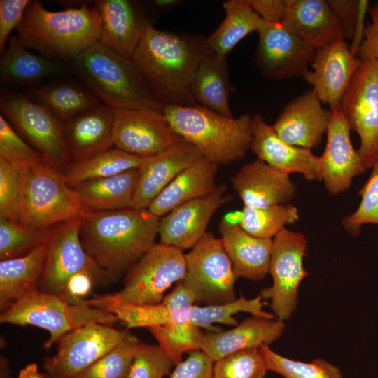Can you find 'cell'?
Instances as JSON below:
<instances>
[{"label": "cell", "instance_id": "7c38bea8", "mask_svg": "<svg viewBox=\"0 0 378 378\" xmlns=\"http://www.w3.org/2000/svg\"><path fill=\"white\" fill-rule=\"evenodd\" d=\"M340 111L358 134L359 155L366 170L371 169L378 160V61L361 59Z\"/></svg>", "mask_w": 378, "mask_h": 378}, {"label": "cell", "instance_id": "11a10c76", "mask_svg": "<svg viewBox=\"0 0 378 378\" xmlns=\"http://www.w3.org/2000/svg\"><path fill=\"white\" fill-rule=\"evenodd\" d=\"M251 8L265 21L284 22L286 12V0H248Z\"/></svg>", "mask_w": 378, "mask_h": 378}, {"label": "cell", "instance_id": "f35d334b", "mask_svg": "<svg viewBox=\"0 0 378 378\" xmlns=\"http://www.w3.org/2000/svg\"><path fill=\"white\" fill-rule=\"evenodd\" d=\"M299 220L297 207L284 204L267 207L244 206L239 226L259 238L273 239L286 225Z\"/></svg>", "mask_w": 378, "mask_h": 378}, {"label": "cell", "instance_id": "4316f807", "mask_svg": "<svg viewBox=\"0 0 378 378\" xmlns=\"http://www.w3.org/2000/svg\"><path fill=\"white\" fill-rule=\"evenodd\" d=\"M284 22L313 48H323L340 38L344 30L327 1L286 0Z\"/></svg>", "mask_w": 378, "mask_h": 378}, {"label": "cell", "instance_id": "7dc6e473", "mask_svg": "<svg viewBox=\"0 0 378 378\" xmlns=\"http://www.w3.org/2000/svg\"><path fill=\"white\" fill-rule=\"evenodd\" d=\"M176 365L158 344L141 341L136 346L129 378H164Z\"/></svg>", "mask_w": 378, "mask_h": 378}, {"label": "cell", "instance_id": "60d3db41", "mask_svg": "<svg viewBox=\"0 0 378 378\" xmlns=\"http://www.w3.org/2000/svg\"><path fill=\"white\" fill-rule=\"evenodd\" d=\"M259 349L268 371L284 378H344L340 369L325 359L316 358L307 363L283 356L267 345Z\"/></svg>", "mask_w": 378, "mask_h": 378}, {"label": "cell", "instance_id": "e0dca14e", "mask_svg": "<svg viewBox=\"0 0 378 378\" xmlns=\"http://www.w3.org/2000/svg\"><path fill=\"white\" fill-rule=\"evenodd\" d=\"M225 183L209 195L187 202L160 218V243L181 251L193 248L206 231L214 214L230 201Z\"/></svg>", "mask_w": 378, "mask_h": 378}, {"label": "cell", "instance_id": "f546056e", "mask_svg": "<svg viewBox=\"0 0 378 378\" xmlns=\"http://www.w3.org/2000/svg\"><path fill=\"white\" fill-rule=\"evenodd\" d=\"M218 165L205 158L183 170L153 200L148 209L161 218L180 205L205 197L217 187Z\"/></svg>", "mask_w": 378, "mask_h": 378}, {"label": "cell", "instance_id": "603a6c76", "mask_svg": "<svg viewBox=\"0 0 378 378\" xmlns=\"http://www.w3.org/2000/svg\"><path fill=\"white\" fill-rule=\"evenodd\" d=\"M230 181L246 206L286 204L295 197L297 190L288 174L258 158L243 165Z\"/></svg>", "mask_w": 378, "mask_h": 378}, {"label": "cell", "instance_id": "74e56055", "mask_svg": "<svg viewBox=\"0 0 378 378\" xmlns=\"http://www.w3.org/2000/svg\"><path fill=\"white\" fill-rule=\"evenodd\" d=\"M264 305L260 295L252 299L241 296L234 301L219 304H194L190 309V318L192 323L200 328H204L209 332H219L222 330L214 324L235 326L238 323L233 316L240 312L249 313L252 316L262 318H274L273 314L263 310Z\"/></svg>", "mask_w": 378, "mask_h": 378}, {"label": "cell", "instance_id": "6da1fadb", "mask_svg": "<svg viewBox=\"0 0 378 378\" xmlns=\"http://www.w3.org/2000/svg\"><path fill=\"white\" fill-rule=\"evenodd\" d=\"M208 52L205 38L160 30L150 23L131 57L164 106H187L197 104L191 84Z\"/></svg>", "mask_w": 378, "mask_h": 378}, {"label": "cell", "instance_id": "3957f363", "mask_svg": "<svg viewBox=\"0 0 378 378\" xmlns=\"http://www.w3.org/2000/svg\"><path fill=\"white\" fill-rule=\"evenodd\" d=\"M73 59L78 75L104 104L113 108L162 111L164 105L132 57L98 41Z\"/></svg>", "mask_w": 378, "mask_h": 378}, {"label": "cell", "instance_id": "277c9868", "mask_svg": "<svg viewBox=\"0 0 378 378\" xmlns=\"http://www.w3.org/2000/svg\"><path fill=\"white\" fill-rule=\"evenodd\" d=\"M16 30L27 48L48 58L73 59L99 40L100 18L95 6L86 4L50 11L31 1Z\"/></svg>", "mask_w": 378, "mask_h": 378}, {"label": "cell", "instance_id": "816d5d0a", "mask_svg": "<svg viewBox=\"0 0 378 378\" xmlns=\"http://www.w3.org/2000/svg\"><path fill=\"white\" fill-rule=\"evenodd\" d=\"M335 15L343 25L344 38H352L359 13V0H327Z\"/></svg>", "mask_w": 378, "mask_h": 378}, {"label": "cell", "instance_id": "d4e9b609", "mask_svg": "<svg viewBox=\"0 0 378 378\" xmlns=\"http://www.w3.org/2000/svg\"><path fill=\"white\" fill-rule=\"evenodd\" d=\"M94 6L100 18L99 41L131 57L150 24L137 3L129 0H98L94 1Z\"/></svg>", "mask_w": 378, "mask_h": 378}, {"label": "cell", "instance_id": "9f6ffc18", "mask_svg": "<svg viewBox=\"0 0 378 378\" xmlns=\"http://www.w3.org/2000/svg\"><path fill=\"white\" fill-rule=\"evenodd\" d=\"M370 8L369 1L366 0H359V13L356 24L354 36L353 43L350 48L351 53L357 56L358 51L362 43L364 37L365 26L364 24L365 16Z\"/></svg>", "mask_w": 378, "mask_h": 378}, {"label": "cell", "instance_id": "91938a15", "mask_svg": "<svg viewBox=\"0 0 378 378\" xmlns=\"http://www.w3.org/2000/svg\"><path fill=\"white\" fill-rule=\"evenodd\" d=\"M241 218V211L231 212L225 216L223 219L232 224H239Z\"/></svg>", "mask_w": 378, "mask_h": 378}, {"label": "cell", "instance_id": "8d00e7d4", "mask_svg": "<svg viewBox=\"0 0 378 378\" xmlns=\"http://www.w3.org/2000/svg\"><path fill=\"white\" fill-rule=\"evenodd\" d=\"M31 93L37 102L64 122L100 102L89 90L64 83L43 85Z\"/></svg>", "mask_w": 378, "mask_h": 378}, {"label": "cell", "instance_id": "b9f144b4", "mask_svg": "<svg viewBox=\"0 0 378 378\" xmlns=\"http://www.w3.org/2000/svg\"><path fill=\"white\" fill-rule=\"evenodd\" d=\"M139 341L127 332L113 349L74 378H129Z\"/></svg>", "mask_w": 378, "mask_h": 378}, {"label": "cell", "instance_id": "ab89813d", "mask_svg": "<svg viewBox=\"0 0 378 378\" xmlns=\"http://www.w3.org/2000/svg\"><path fill=\"white\" fill-rule=\"evenodd\" d=\"M52 229H36L0 217V259L26 255L48 242Z\"/></svg>", "mask_w": 378, "mask_h": 378}, {"label": "cell", "instance_id": "7402d4cb", "mask_svg": "<svg viewBox=\"0 0 378 378\" xmlns=\"http://www.w3.org/2000/svg\"><path fill=\"white\" fill-rule=\"evenodd\" d=\"M251 127L250 150L258 159L284 173H300L307 180H318L319 158L311 149L284 141L260 114L252 117Z\"/></svg>", "mask_w": 378, "mask_h": 378}, {"label": "cell", "instance_id": "6f0895ef", "mask_svg": "<svg viewBox=\"0 0 378 378\" xmlns=\"http://www.w3.org/2000/svg\"><path fill=\"white\" fill-rule=\"evenodd\" d=\"M17 378H46L39 372L38 366L35 363L27 365L19 370Z\"/></svg>", "mask_w": 378, "mask_h": 378}, {"label": "cell", "instance_id": "c3c4849f", "mask_svg": "<svg viewBox=\"0 0 378 378\" xmlns=\"http://www.w3.org/2000/svg\"><path fill=\"white\" fill-rule=\"evenodd\" d=\"M20 172L0 158V217L19 223Z\"/></svg>", "mask_w": 378, "mask_h": 378}, {"label": "cell", "instance_id": "44dd1931", "mask_svg": "<svg viewBox=\"0 0 378 378\" xmlns=\"http://www.w3.org/2000/svg\"><path fill=\"white\" fill-rule=\"evenodd\" d=\"M331 116L312 89L289 102L272 126L286 142L312 150L321 144Z\"/></svg>", "mask_w": 378, "mask_h": 378}, {"label": "cell", "instance_id": "1f68e13d", "mask_svg": "<svg viewBox=\"0 0 378 378\" xmlns=\"http://www.w3.org/2000/svg\"><path fill=\"white\" fill-rule=\"evenodd\" d=\"M232 91L227 58L208 52L201 59L192 80L194 100L199 105L232 117L229 105Z\"/></svg>", "mask_w": 378, "mask_h": 378}, {"label": "cell", "instance_id": "ac0fdd59", "mask_svg": "<svg viewBox=\"0 0 378 378\" xmlns=\"http://www.w3.org/2000/svg\"><path fill=\"white\" fill-rule=\"evenodd\" d=\"M361 59L353 55L344 38L316 50L312 64L313 71L304 74L319 99L328 104L332 111H340L342 100Z\"/></svg>", "mask_w": 378, "mask_h": 378}, {"label": "cell", "instance_id": "f1b7e54d", "mask_svg": "<svg viewBox=\"0 0 378 378\" xmlns=\"http://www.w3.org/2000/svg\"><path fill=\"white\" fill-rule=\"evenodd\" d=\"M223 246L239 278L263 279L269 273L273 239L253 236L239 225L223 219L219 225Z\"/></svg>", "mask_w": 378, "mask_h": 378}, {"label": "cell", "instance_id": "9a60e30c", "mask_svg": "<svg viewBox=\"0 0 378 378\" xmlns=\"http://www.w3.org/2000/svg\"><path fill=\"white\" fill-rule=\"evenodd\" d=\"M127 331L92 323L73 330L59 341L57 352L44 368L52 378H74L113 349Z\"/></svg>", "mask_w": 378, "mask_h": 378}, {"label": "cell", "instance_id": "2e32d148", "mask_svg": "<svg viewBox=\"0 0 378 378\" xmlns=\"http://www.w3.org/2000/svg\"><path fill=\"white\" fill-rule=\"evenodd\" d=\"M115 148L141 158L158 154L180 139L162 111L113 108Z\"/></svg>", "mask_w": 378, "mask_h": 378}, {"label": "cell", "instance_id": "680465c9", "mask_svg": "<svg viewBox=\"0 0 378 378\" xmlns=\"http://www.w3.org/2000/svg\"><path fill=\"white\" fill-rule=\"evenodd\" d=\"M178 0H153L149 3L151 6L158 11H166L170 10L180 4Z\"/></svg>", "mask_w": 378, "mask_h": 378}, {"label": "cell", "instance_id": "d6986e66", "mask_svg": "<svg viewBox=\"0 0 378 378\" xmlns=\"http://www.w3.org/2000/svg\"><path fill=\"white\" fill-rule=\"evenodd\" d=\"M349 125L340 111H332L323 153L318 156V180L329 193L347 190L353 178L366 171L351 143Z\"/></svg>", "mask_w": 378, "mask_h": 378}, {"label": "cell", "instance_id": "db71d44e", "mask_svg": "<svg viewBox=\"0 0 378 378\" xmlns=\"http://www.w3.org/2000/svg\"><path fill=\"white\" fill-rule=\"evenodd\" d=\"M94 280L96 278L87 272L74 274L66 283L64 300L72 304L85 305L84 298L91 292Z\"/></svg>", "mask_w": 378, "mask_h": 378}, {"label": "cell", "instance_id": "484cf974", "mask_svg": "<svg viewBox=\"0 0 378 378\" xmlns=\"http://www.w3.org/2000/svg\"><path fill=\"white\" fill-rule=\"evenodd\" d=\"M284 329V321L252 316L230 330L205 333L201 351L215 363L238 351L269 346Z\"/></svg>", "mask_w": 378, "mask_h": 378}, {"label": "cell", "instance_id": "52a82bcc", "mask_svg": "<svg viewBox=\"0 0 378 378\" xmlns=\"http://www.w3.org/2000/svg\"><path fill=\"white\" fill-rule=\"evenodd\" d=\"M22 178L19 223L36 229L83 217L90 210L75 188L46 162L20 172Z\"/></svg>", "mask_w": 378, "mask_h": 378}, {"label": "cell", "instance_id": "7bdbcfd3", "mask_svg": "<svg viewBox=\"0 0 378 378\" xmlns=\"http://www.w3.org/2000/svg\"><path fill=\"white\" fill-rule=\"evenodd\" d=\"M158 345L176 363L186 352L201 350L204 333L192 322L171 324L147 329Z\"/></svg>", "mask_w": 378, "mask_h": 378}, {"label": "cell", "instance_id": "f907efd6", "mask_svg": "<svg viewBox=\"0 0 378 378\" xmlns=\"http://www.w3.org/2000/svg\"><path fill=\"white\" fill-rule=\"evenodd\" d=\"M214 364L201 350L192 351L176 365L169 378H212Z\"/></svg>", "mask_w": 378, "mask_h": 378}, {"label": "cell", "instance_id": "4fadbf2b", "mask_svg": "<svg viewBox=\"0 0 378 378\" xmlns=\"http://www.w3.org/2000/svg\"><path fill=\"white\" fill-rule=\"evenodd\" d=\"M82 218L68 220L52 229L47 244L41 290L57 295L64 300L68 280L78 272H89L97 280L109 277L82 244L80 236Z\"/></svg>", "mask_w": 378, "mask_h": 378}, {"label": "cell", "instance_id": "94428289", "mask_svg": "<svg viewBox=\"0 0 378 378\" xmlns=\"http://www.w3.org/2000/svg\"><path fill=\"white\" fill-rule=\"evenodd\" d=\"M1 378H10L8 365L2 360L1 361Z\"/></svg>", "mask_w": 378, "mask_h": 378}, {"label": "cell", "instance_id": "836d02e7", "mask_svg": "<svg viewBox=\"0 0 378 378\" xmlns=\"http://www.w3.org/2000/svg\"><path fill=\"white\" fill-rule=\"evenodd\" d=\"M225 17L218 27L205 38L211 53L225 57L248 34L257 31L262 20L248 0H228L223 4Z\"/></svg>", "mask_w": 378, "mask_h": 378}, {"label": "cell", "instance_id": "f5cc1de1", "mask_svg": "<svg viewBox=\"0 0 378 378\" xmlns=\"http://www.w3.org/2000/svg\"><path fill=\"white\" fill-rule=\"evenodd\" d=\"M371 21L365 25L363 40L357 55L360 59L378 61V1L370 7Z\"/></svg>", "mask_w": 378, "mask_h": 378}, {"label": "cell", "instance_id": "ee69618b", "mask_svg": "<svg viewBox=\"0 0 378 378\" xmlns=\"http://www.w3.org/2000/svg\"><path fill=\"white\" fill-rule=\"evenodd\" d=\"M267 371L259 348L248 349L216 360L212 378H265Z\"/></svg>", "mask_w": 378, "mask_h": 378}, {"label": "cell", "instance_id": "bcb514c9", "mask_svg": "<svg viewBox=\"0 0 378 378\" xmlns=\"http://www.w3.org/2000/svg\"><path fill=\"white\" fill-rule=\"evenodd\" d=\"M371 169L370 176L358 191L361 200L358 208L342 220L345 230L354 236L360 233L364 225H378V160Z\"/></svg>", "mask_w": 378, "mask_h": 378}, {"label": "cell", "instance_id": "5b68a950", "mask_svg": "<svg viewBox=\"0 0 378 378\" xmlns=\"http://www.w3.org/2000/svg\"><path fill=\"white\" fill-rule=\"evenodd\" d=\"M162 113L179 136L218 166L241 159L250 149L252 118L248 113L234 118L199 104L164 105Z\"/></svg>", "mask_w": 378, "mask_h": 378}, {"label": "cell", "instance_id": "ffe728a7", "mask_svg": "<svg viewBox=\"0 0 378 378\" xmlns=\"http://www.w3.org/2000/svg\"><path fill=\"white\" fill-rule=\"evenodd\" d=\"M202 158L197 148L183 138L158 154L145 158L138 168L132 207L148 209L178 174Z\"/></svg>", "mask_w": 378, "mask_h": 378}, {"label": "cell", "instance_id": "cb8c5ba5", "mask_svg": "<svg viewBox=\"0 0 378 378\" xmlns=\"http://www.w3.org/2000/svg\"><path fill=\"white\" fill-rule=\"evenodd\" d=\"M114 109L101 104L64 122L66 145L74 162L111 148Z\"/></svg>", "mask_w": 378, "mask_h": 378}, {"label": "cell", "instance_id": "9c48e42d", "mask_svg": "<svg viewBox=\"0 0 378 378\" xmlns=\"http://www.w3.org/2000/svg\"><path fill=\"white\" fill-rule=\"evenodd\" d=\"M186 273L181 281L197 305H214L235 300L238 279L220 239L211 232L186 254Z\"/></svg>", "mask_w": 378, "mask_h": 378}, {"label": "cell", "instance_id": "5bb4252c", "mask_svg": "<svg viewBox=\"0 0 378 378\" xmlns=\"http://www.w3.org/2000/svg\"><path fill=\"white\" fill-rule=\"evenodd\" d=\"M257 32L259 42L255 62L264 76L282 80L304 76L308 71L316 50L300 38L284 22L262 19Z\"/></svg>", "mask_w": 378, "mask_h": 378}, {"label": "cell", "instance_id": "6125c7cd", "mask_svg": "<svg viewBox=\"0 0 378 378\" xmlns=\"http://www.w3.org/2000/svg\"><path fill=\"white\" fill-rule=\"evenodd\" d=\"M46 378H52V377H50L48 376Z\"/></svg>", "mask_w": 378, "mask_h": 378}, {"label": "cell", "instance_id": "d6a6232c", "mask_svg": "<svg viewBox=\"0 0 378 378\" xmlns=\"http://www.w3.org/2000/svg\"><path fill=\"white\" fill-rule=\"evenodd\" d=\"M138 175V169H133L110 177L87 181L74 188L90 211L130 208Z\"/></svg>", "mask_w": 378, "mask_h": 378}, {"label": "cell", "instance_id": "8fae6325", "mask_svg": "<svg viewBox=\"0 0 378 378\" xmlns=\"http://www.w3.org/2000/svg\"><path fill=\"white\" fill-rule=\"evenodd\" d=\"M307 240L302 232L284 228L273 238L269 272L272 285L261 290L262 300H270L277 319H288L298 304V290L308 272L303 265Z\"/></svg>", "mask_w": 378, "mask_h": 378}, {"label": "cell", "instance_id": "681fc988", "mask_svg": "<svg viewBox=\"0 0 378 378\" xmlns=\"http://www.w3.org/2000/svg\"><path fill=\"white\" fill-rule=\"evenodd\" d=\"M31 1L1 0L0 1V52L6 49L10 33L17 29L24 13Z\"/></svg>", "mask_w": 378, "mask_h": 378}, {"label": "cell", "instance_id": "30bf717a", "mask_svg": "<svg viewBox=\"0 0 378 378\" xmlns=\"http://www.w3.org/2000/svg\"><path fill=\"white\" fill-rule=\"evenodd\" d=\"M3 115L36 147L45 161L57 168L70 158L64 134V123L36 101L18 93H3L0 102Z\"/></svg>", "mask_w": 378, "mask_h": 378}, {"label": "cell", "instance_id": "d590c367", "mask_svg": "<svg viewBox=\"0 0 378 378\" xmlns=\"http://www.w3.org/2000/svg\"><path fill=\"white\" fill-rule=\"evenodd\" d=\"M144 159L117 148H111L85 160L74 162L62 175L66 183L75 188L87 181L110 177L138 169Z\"/></svg>", "mask_w": 378, "mask_h": 378}, {"label": "cell", "instance_id": "7a4b0ae2", "mask_svg": "<svg viewBox=\"0 0 378 378\" xmlns=\"http://www.w3.org/2000/svg\"><path fill=\"white\" fill-rule=\"evenodd\" d=\"M160 218L148 209L90 211L82 218L80 240L98 265L114 277L155 244Z\"/></svg>", "mask_w": 378, "mask_h": 378}, {"label": "cell", "instance_id": "ba28073f", "mask_svg": "<svg viewBox=\"0 0 378 378\" xmlns=\"http://www.w3.org/2000/svg\"><path fill=\"white\" fill-rule=\"evenodd\" d=\"M113 314L87 305L72 304L61 297L36 289L16 302L0 316L1 323L33 326L48 331L44 346L49 349L67 332L92 323L112 326Z\"/></svg>", "mask_w": 378, "mask_h": 378}, {"label": "cell", "instance_id": "f6af8a7d", "mask_svg": "<svg viewBox=\"0 0 378 378\" xmlns=\"http://www.w3.org/2000/svg\"><path fill=\"white\" fill-rule=\"evenodd\" d=\"M0 158L20 172L46 162L42 155L27 144L13 130L7 119L0 115Z\"/></svg>", "mask_w": 378, "mask_h": 378}, {"label": "cell", "instance_id": "e575fe53", "mask_svg": "<svg viewBox=\"0 0 378 378\" xmlns=\"http://www.w3.org/2000/svg\"><path fill=\"white\" fill-rule=\"evenodd\" d=\"M59 71V66L52 60L29 52L16 35L10 37L1 54L0 74L4 81L31 85Z\"/></svg>", "mask_w": 378, "mask_h": 378}, {"label": "cell", "instance_id": "8992f818", "mask_svg": "<svg viewBox=\"0 0 378 378\" xmlns=\"http://www.w3.org/2000/svg\"><path fill=\"white\" fill-rule=\"evenodd\" d=\"M186 273V254L162 243L155 244L128 270L118 292L84 300V304L102 310L118 304H155L165 292L181 281Z\"/></svg>", "mask_w": 378, "mask_h": 378}, {"label": "cell", "instance_id": "83f0119b", "mask_svg": "<svg viewBox=\"0 0 378 378\" xmlns=\"http://www.w3.org/2000/svg\"><path fill=\"white\" fill-rule=\"evenodd\" d=\"M195 304L191 293L181 284L173 290L161 303L155 304H118L105 311L116 316L127 328H146L183 324L190 322L191 307Z\"/></svg>", "mask_w": 378, "mask_h": 378}, {"label": "cell", "instance_id": "4dcf8cb0", "mask_svg": "<svg viewBox=\"0 0 378 378\" xmlns=\"http://www.w3.org/2000/svg\"><path fill=\"white\" fill-rule=\"evenodd\" d=\"M47 244L24 255L0 262V307L5 311L29 293L38 289L43 272Z\"/></svg>", "mask_w": 378, "mask_h": 378}]
</instances>
